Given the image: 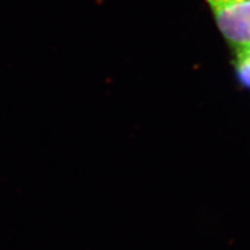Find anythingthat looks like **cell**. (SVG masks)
I'll list each match as a JSON object with an SVG mask.
<instances>
[{"mask_svg":"<svg viewBox=\"0 0 250 250\" xmlns=\"http://www.w3.org/2000/svg\"><path fill=\"white\" fill-rule=\"evenodd\" d=\"M215 22L234 51H250V0L211 2Z\"/></svg>","mask_w":250,"mask_h":250,"instance_id":"cell-1","label":"cell"},{"mask_svg":"<svg viewBox=\"0 0 250 250\" xmlns=\"http://www.w3.org/2000/svg\"><path fill=\"white\" fill-rule=\"evenodd\" d=\"M235 55L237 77L243 85L250 88V51H237Z\"/></svg>","mask_w":250,"mask_h":250,"instance_id":"cell-2","label":"cell"},{"mask_svg":"<svg viewBox=\"0 0 250 250\" xmlns=\"http://www.w3.org/2000/svg\"><path fill=\"white\" fill-rule=\"evenodd\" d=\"M206 1H208V4H211V2H217V1H233V0H206Z\"/></svg>","mask_w":250,"mask_h":250,"instance_id":"cell-3","label":"cell"}]
</instances>
